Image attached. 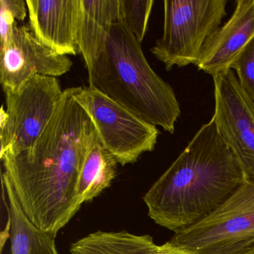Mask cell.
<instances>
[{
  "instance_id": "7c38bea8",
  "label": "cell",
  "mask_w": 254,
  "mask_h": 254,
  "mask_svg": "<svg viewBox=\"0 0 254 254\" xmlns=\"http://www.w3.org/2000/svg\"><path fill=\"white\" fill-rule=\"evenodd\" d=\"M120 17V0H81L77 44L88 73L104 50L111 26Z\"/></svg>"
},
{
  "instance_id": "3957f363",
  "label": "cell",
  "mask_w": 254,
  "mask_h": 254,
  "mask_svg": "<svg viewBox=\"0 0 254 254\" xmlns=\"http://www.w3.org/2000/svg\"><path fill=\"white\" fill-rule=\"evenodd\" d=\"M89 87L174 133L181 105L170 84L150 66L141 44L120 17L88 73Z\"/></svg>"
},
{
  "instance_id": "ba28073f",
  "label": "cell",
  "mask_w": 254,
  "mask_h": 254,
  "mask_svg": "<svg viewBox=\"0 0 254 254\" xmlns=\"http://www.w3.org/2000/svg\"><path fill=\"white\" fill-rule=\"evenodd\" d=\"M212 78L215 111L212 120L247 179L254 181V102L242 90L232 69Z\"/></svg>"
},
{
  "instance_id": "8fae6325",
  "label": "cell",
  "mask_w": 254,
  "mask_h": 254,
  "mask_svg": "<svg viewBox=\"0 0 254 254\" xmlns=\"http://www.w3.org/2000/svg\"><path fill=\"white\" fill-rule=\"evenodd\" d=\"M254 38V0H239L230 20L206 41L196 66L212 77L227 72Z\"/></svg>"
},
{
  "instance_id": "277c9868",
  "label": "cell",
  "mask_w": 254,
  "mask_h": 254,
  "mask_svg": "<svg viewBox=\"0 0 254 254\" xmlns=\"http://www.w3.org/2000/svg\"><path fill=\"white\" fill-rule=\"evenodd\" d=\"M227 0H165L163 35L151 53L165 65H197L207 40L227 15Z\"/></svg>"
},
{
  "instance_id": "8992f818",
  "label": "cell",
  "mask_w": 254,
  "mask_h": 254,
  "mask_svg": "<svg viewBox=\"0 0 254 254\" xmlns=\"http://www.w3.org/2000/svg\"><path fill=\"white\" fill-rule=\"evenodd\" d=\"M72 96L91 120L101 143L122 166L155 148L157 126L90 87H72Z\"/></svg>"
},
{
  "instance_id": "52a82bcc",
  "label": "cell",
  "mask_w": 254,
  "mask_h": 254,
  "mask_svg": "<svg viewBox=\"0 0 254 254\" xmlns=\"http://www.w3.org/2000/svg\"><path fill=\"white\" fill-rule=\"evenodd\" d=\"M56 77L37 75L17 91L5 92L6 109L0 111V158L33 145L54 114L62 98Z\"/></svg>"
},
{
  "instance_id": "d6986e66",
  "label": "cell",
  "mask_w": 254,
  "mask_h": 254,
  "mask_svg": "<svg viewBox=\"0 0 254 254\" xmlns=\"http://www.w3.org/2000/svg\"><path fill=\"white\" fill-rule=\"evenodd\" d=\"M154 254H196L191 251L184 249L181 247L177 246L171 241L157 246Z\"/></svg>"
},
{
  "instance_id": "e0dca14e",
  "label": "cell",
  "mask_w": 254,
  "mask_h": 254,
  "mask_svg": "<svg viewBox=\"0 0 254 254\" xmlns=\"http://www.w3.org/2000/svg\"><path fill=\"white\" fill-rule=\"evenodd\" d=\"M27 12L26 1L0 0V48L8 42L17 20H24Z\"/></svg>"
},
{
  "instance_id": "30bf717a",
  "label": "cell",
  "mask_w": 254,
  "mask_h": 254,
  "mask_svg": "<svg viewBox=\"0 0 254 254\" xmlns=\"http://www.w3.org/2000/svg\"><path fill=\"white\" fill-rule=\"evenodd\" d=\"M29 28L37 39L62 56H76L81 0H26Z\"/></svg>"
},
{
  "instance_id": "ac0fdd59",
  "label": "cell",
  "mask_w": 254,
  "mask_h": 254,
  "mask_svg": "<svg viewBox=\"0 0 254 254\" xmlns=\"http://www.w3.org/2000/svg\"><path fill=\"white\" fill-rule=\"evenodd\" d=\"M242 90L254 102V38L241 52L231 66Z\"/></svg>"
},
{
  "instance_id": "4fadbf2b",
  "label": "cell",
  "mask_w": 254,
  "mask_h": 254,
  "mask_svg": "<svg viewBox=\"0 0 254 254\" xmlns=\"http://www.w3.org/2000/svg\"><path fill=\"white\" fill-rule=\"evenodd\" d=\"M6 193L8 213L11 217V254H59L54 236L38 229L26 217L6 177L2 175Z\"/></svg>"
},
{
  "instance_id": "44dd1931",
  "label": "cell",
  "mask_w": 254,
  "mask_h": 254,
  "mask_svg": "<svg viewBox=\"0 0 254 254\" xmlns=\"http://www.w3.org/2000/svg\"><path fill=\"white\" fill-rule=\"evenodd\" d=\"M245 254H254V248H252V249L250 250L248 252L245 253Z\"/></svg>"
},
{
  "instance_id": "7a4b0ae2",
  "label": "cell",
  "mask_w": 254,
  "mask_h": 254,
  "mask_svg": "<svg viewBox=\"0 0 254 254\" xmlns=\"http://www.w3.org/2000/svg\"><path fill=\"white\" fill-rule=\"evenodd\" d=\"M247 181L211 120L197 130L143 200L156 224L178 233L212 213Z\"/></svg>"
},
{
  "instance_id": "2e32d148",
  "label": "cell",
  "mask_w": 254,
  "mask_h": 254,
  "mask_svg": "<svg viewBox=\"0 0 254 254\" xmlns=\"http://www.w3.org/2000/svg\"><path fill=\"white\" fill-rule=\"evenodd\" d=\"M154 3L153 0H120V17L140 44L146 33Z\"/></svg>"
},
{
  "instance_id": "9a60e30c",
  "label": "cell",
  "mask_w": 254,
  "mask_h": 254,
  "mask_svg": "<svg viewBox=\"0 0 254 254\" xmlns=\"http://www.w3.org/2000/svg\"><path fill=\"white\" fill-rule=\"evenodd\" d=\"M117 160L96 138L87 151L77 186L81 205L97 197L116 178Z\"/></svg>"
},
{
  "instance_id": "5bb4252c",
  "label": "cell",
  "mask_w": 254,
  "mask_h": 254,
  "mask_svg": "<svg viewBox=\"0 0 254 254\" xmlns=\"http://www.w3.org/2000/svg\"><path fill=\"white\" fill-rule=\"evenodd\" d=\"M158 245L149 235L97 231L70 245L71 254H154Z\"/></svg>"
},
{
  "instance_id": "6da1fadb",
  "label": "cell",
  "mask_w": 254,
  "mask_h": 254,
  "mask_svg": "<svg viewBox=\"0 0 254 254\" xmlns=\"http://www.w3.org/2000/svg\"><path fill=\"white\" fill-rule=\"evenodd\" d=\"M97 138L72 87L64 90L51 120L32 146L2 157L6 177L28 218L56 237L78 212L80 172Z\"/></svg>"
},
{
  "instance_id": "5b68a950",
  "label": "cell",
  "mask_w": 254,
  "mask_h": 254,
  "mask_svg": "<svg viewBox=\"0 0 254 254\" xmlns=\"http://www.w3.org/2000/svg\"><path fill=\"white\" fill-rule=\"evenodd\" d=\"M170 241L196 254H245L254 248V181H245L212 213Z\"/></svg>"
},
{
  "instance_id": "9c48e42d",
  "label": "cell",
  "mask_w": 254,
  "mask_h": 254,
  "mask_svg": "<svg viewBox=\"0 0 254 254\" xmlns=\"http://www.w3.org/2000/svg\"><path fill=\"white\" fill-rule=\"evenodd\" d=\"M72 65L67 56L40 42L29 26L16 23L8 42L0 48V82L4 92L17 91L35 75L62 76Z\"/></svg>"
},
{
  "instance_id": "ffe728a7",
  "label": "cell",
  "mask_w": 254,
  "mask_h": 254,
  "mask_svg": "<svg viewBox=\"0 0 254 254\" xmlns=\"http://www.w3.org/2000/svg\"><path fill=\"white\" fill-rule=\"evenodd\" d=\"M11 217H10V215L8 214V224H7L5 230L1 233V239H0V242H1V247H0V248H1V251L3 249L4 245H5V242H6L7 239H8V237H11Z\"/></svg>"
}]
</instances>
